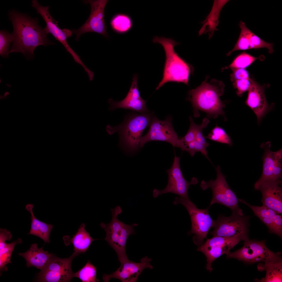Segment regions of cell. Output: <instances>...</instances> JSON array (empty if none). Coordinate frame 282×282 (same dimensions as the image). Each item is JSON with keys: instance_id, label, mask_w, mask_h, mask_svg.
Segmentation results:
<instances>
[{"instance_id": "6da1fadb", "label": "cell", "mask_w": 282, "mask_h": 282, "mask_svg": "<svg viewBox=\"0 0 282 282\" xmlns=\"http://www.w3.org/2000/svg\"><path fill=\"white\" fill-rule=\"evenodd\" d=\"M8 15L13 28L11 33L13 44L9 54L20 52L27 60H32L34 57V51L37 46L55 44L48 38V34L39 25L37 17L32 18L14 9L9 10Z\"/></svg>"}, {"instance_id": "836d02e7", "label": "cell", "mask_w": 282, "mask_h": 282, "mask_svg": "<svg viewBox=\"0 0 282 282\" xmlns=\"http://www.w3.org/2000/svg\"><path fill=\"white\" fill-rule=\"evenodd\" d=\"M189 120V128L185 135L181 138L186 146L188 143L195 140L197 132L200 126V125L197 124L194 122L191 116L190 117Z\"/></svg>"}, {"instance_id": "8992f818", "label": "cell", "mask_w": 282, "mask_h": 282, "mask_svg": "<svg viewBox=\"0 0 282 282\" xmlns=\"http://www.w3.org/2000/svg\"><path fill=\"white\" fill-rule=\"evenodd\" d=\"M173 203L181 204L186 208L190 216L192 225L191 229L188 234H195L193 238L194 243L198 247L202 245L204 239L207 238L209 231L215 224V221L212 219L209 213L210 207L205 209H198L190 199L181 197H176Z\"/></svg>"}, {"instance_id": "52a82bcc", "label": "cell", "mask_w": 282, "mask_h": 282, "mask_svg": "<svg viewBox=\"0 0 282 282\" xmlns=\"http://www.w3.org/2000/svg\"><path fill=\"white\" fill-rule=\"evenodd\" d=\"M215 170L217 177L215 180H211L208 182L203 180L200 185L203 190L208 188L212 190L213 197L209 206L215 203L219 204L230 209L232 214L243 215V211L239 206V199L228 185L219 165Z\"/></svg>"}, {"instance_id": "484cf974", "label": "cell", "mask_w": 282, "mask_h": 282, "mask_svg": "<svg viewBox=\"0 0 282 282\" xmlns=\"http://www.w3.org/2000/svg\"><path fill=\"white\" fill-rule=\"evenodd\" d=\"M265 56L262 55L256 57L245 51L237 55L234 59L232 63L229 66L222 68V70L230 68L245 69L251 64L255 60L259 59L261 61L264 60Z\"/></svg>"}, {"instance_id": "4316f807", "label": "cell", "mask_w": 282, "mask_h": 282, "mask_svg": "<svg viewBox=\"0 0 282 282\" xmlns=\"http://www.w3.org/2000/svg\"><path fill=\"white\" fill-rule=\"evenodd\" d=\"M273 45V43L265 42L249 30L244 50L266 48L267 49L269 53L272 54L274 52Z\"/></svg>"}, {"instance_id": "277c9868", "label": "cell", "mask_w": 282, "mask_h": 282, "mask_svg": "<svg viewBox=\"0 0 282 282\" xmlns=\"http://www.w3.org/2000/svg\"><path fill=\"white\" fill-rule=\"evenodd\" d=\"M152 117V114L148 112L140 114L132 113L127 116L122 123L116 126H107L106 130L110 135L116 132L119 133L126 148L131 151H134L139 148L143 132L150 125Z\"/></svg>"}, {"instance_id": "ac0fdd59", "label": "cell", "mask_w": 282, "mask_h": 282, "mask_svg": "<svg viewBox=\"0 0 282 282\" xmlns=\"http://www.w3.org/2000/svg\"><path fill=\"white\" fill-rule=\"evenodd\" d=\"M140 263H136L128 260L122 263L115 272L109 274H104L103 279L104 282H108L111 279L115 278L122 282H135L142 271L145 268L153 269L150 262L151 258L147 256L143 257Z\"/></svg>"}, {"instance_id": "d6a6232c", "label": "cell", "mask_w": 282, "mask_h": 282, "mask_svg": "<svg viewBox=\"0 0 282 282\" xmlns=\"http://www.w3.org/2000/svg\"><path fill=\"white\" fill-rule=\"evenodd\" d=\"M186 146L187 148V151L191 156H193L196 152H200L209 160L208 156V152L206 149L207 147L196 140L188 143L186 145Z\"/></svg>"}, {"instance_id": "2e32d148", "label": "cell", "mask_w": 282, "mask_h": 282, "mask_svg": "<svg viewBox=\"0 0 282 282\" xmlns=\"http://www.w3.org/2000/svg\"><path fill=\"white\" fill-rule=\"evenodd\" d=\"M240 241L235 237L214 236L207 239L204 243L199 246L197 250L202 252L206 257L207 270L211 272L213 262L222 255L228 254Z\"/></svg>"}, {"instance_id": "83f0119b", "label": "cell", "mask_w": 282, "mask_h": 282, "mask_svg": "<svg viewBox=\"0 0 282 282\" xmlns=\"http://www.w3.org/2000/svg\"><path fill=\"white\" fill-rule=\"evenodd\" d=\"M110 24L115 32L122 34L127 32L132 28V22L128 15L123 14H118L111 19Z\"/></svg>"}, {"instance_id": "44dd1931", "label": "cell", "mask_w": 282, "mask_h": 282, "mask_svg": "<svg viewBox=\"0 0 282 282\" xmlns=\"http://www.w3.org/2000/svg\"><path fill=\"white\" fill-rule=\"evenodd\" d=\"M37 246V243L32 244L28 250L19 253V255L25 259L27 267H34L41 270L47 264L53 254L44 251L43 248H39Z\"/></svg>"}, {"instance_id": "d590c367", "label": "cell", "mask_w": 282, "mask_h": 282, "mask_svg": "<svg viewBox=\"0 0 282 282\" xmlns=\"http://www.w3.org/2000/svg\"><path fill=\"white\" fill-rule=\"evenodd\" d=\"M231 69L233 71V72L230 75V79L233 82L241 79H250L248 72L245 69Z\"/></svg>"}, {"instance_id": "8d00e7d4", "label": "cell", "mask_w": 282, "mask_h": 282, "mask_svg": "<svg viewBox=\"0 0 282 282\" xmlns=\"http://www.w3.org/2000/svg\"><path fill=\"white\" fill-rule=\"evenodd\" d=\"M12 235L10 232L5 229H0V249L4 247L7 243L5 242L6 240L11 239Z\"/></svg>"}, {"instance_id": "e575fe53", "label": "cell", "mask_w": 282, "mask_h": 282, "mask_svg": "<svg viewBox=\"0 0 282 282\" xmlns=\"http://www.w3.org/2000/svg\"><path fill=\"white\" fill-rule=\"evenodd\" d=\"M250 79H241L233 82V86L237 90L236 94L238 96L241 97L243 93L248 91L251 84Z\"/></svg>"}, {"instance_id": "f1b7e54d", "label": "cell", "mask_w": 282, "mask_h": 282, "mask_svg": "<svg viewBox=\"0 0 282 282\" xmlns=\"http://www.w3.org/2000/svg\"><path fill=\"white\" fill-rule=\"evenodd\" d=\"M73 277L79 278L83 282H96L99 281L96 279V268L89 260L82 268L74 273Z\"/></svg>"}, {"instance_id": "9a60e30c", "label": "cell", "mask_w": 282, "mask_h": 282, "mask_svg": "<svg viewBox=\"0 0 282 282\" xmlns=\"http://www.w3.org/2000/svg\"><path fill=\"white\" fill-rule=\"evenodd\" d=\"M32 6L45 21L46 26L44 28L47 33L51 34L56 40L63 45L71 55L75 61L80 64H82L83 62L79 56L71 48L67 42V38L70 37L72 34L71 30L66 28L62 30L59 28L58 22L52 17L49 12V6H42L36 0L32 1Z\"/></svg>"}, {"instance_id": "5b68a950", "label": "cell", "mask_w": 282, "mask_h": 282, "mask_svg": "<svg viewBox=\"0 0 282 282\" xmlns=\"http://www.w3.org/2000/svg\"><path fill=\"white\" fill-rule=\"evenodd\" d=\"M111 211L112 217L111 221L108 224L101 223L100 226L106 232L104 239L116 252L119 260L122 263L128 260L126 251V241L130 235L135 233L134 227L138 225H128L118 219V215L122 212L119 206Z\"/></svg>"}, {"instance_id": "5bb4252c", "label": "cell", "mask_w": 282, "mask_h": 282, "mask_svg": "<svg viewBox=\"0 0 282 282\" xmlns=\"http://www.w3.org/2000/svg\"><path fill=\"white\" fill-rule=\"evenodd\" d=\"M180 157L175 155L171 167L167 170L168 175V182L166 187L162 190L155 189L153 196L156 198L162 194L172 193L187 199H190L188 191L190 186L198 183L197 179L193 177L191 181H187L183 175L180 166Z\"/></svg>"}, {"instance_id": "d6986e66", "label": "cell", "mask_w": 282, "mask_h": 282, "mask_svg": "<svg viewBox=\"0 0 282 282\" xmlns=\"http://www.w3.org/2000/svg\"><path fill=\"white\" fill-rule=\"evenodd\" d=\"M281 180L263 183L258 190L262 194L264 205L277 212L282 213V187Z\"/></svg>"}, {"instance_id": "cb8c5ba5", "label": "cell", "mask_w": 282, "mask_h": 282, "mask_svg": "<svg viewBox=\"0 0 282 282\" xmlns=\"http://www.w3.org/2000/svg\"><path fill=\"white\" fill-rule=\"evenodd\" d=\"M66 237L68 238L67 236ZM74 247V252L79 254L84 253L89 249L92 242L97 240L94 239L90 236L86 230L85 225L83 223L80 225L76 234L72 238H68Z\"/></svg>"}, {"instance_id": "7c38bea8", "label": "cell", "mask_w": 282, "mask_h": 282, "mask_svg": "<svg viewBox=\"0 0 282 282\" xmlns=\"http://www.w3.org/2000/svg\"><path fill=\"white\" fill-rule=\"evenodd\" d=\"M107 0H83L84 3L89 4L91 6L89 16L85 23L77 29L71 30L72 33L76 35V40L86 33L94 32L108 38L106 27L104 20V11Z\"/></svg>"}, {"instance_id": "ffe728a7", "label": "cell", "mask_w": 282, "mask_h": 282, "mask_svg": "<svg viewBox=\"0 0 282 282\" xmlns=\"http://www.w3.org/2000/svg\"><path fill=\"white\" fill-rule=\"evenodd\" d=\"M239 201L251 208L255 215L266 225L271 233L275 234L281 238L282 214L263 205L260 206H254L249 204L242 199H239Z\"/></svg>"}, {"instance_id": "4fadbf2b", "label": "cell", "mask_w": 282, "mask_h": 282, "mask_svg": "<svg viewBox=\"0 0 282 282\" xmlns=\"http://www.w3.org/2000/svg\"><path fill=\"white\" fill-rule=\"evenodd\" d=\"M260 147L264 151L262 158V171L261 177L254 185L256 190H258L263 183L281 180L282 176V149L272 151L270 142L263 143Z\"/></svg>"}, {"instance_id": "f546056e", "label": "cell", "mask_w": 282, "mask_h": 282, "mask_svg": "<svg viewBox=\"0 0 282 282\" xmlns=\"http://www.w3.org/2000/svg\"><path fill=\"white\" fill-rule=\"evenodd\" d=\"M21 239L18 238L11 243H7L4 247L0 249V275L3 272L7 270L8 268L6 265L11 262L10 258L14 247L16 244L21 243Z\"/></svg>"}, {"instance_id": "1f68e13d", "label": "cell", "mask_w": 282, "mask_h": 282, "mask_svg": "<svg viewBox=\"0 0 282 282\" xmlns=\"http://www.w3.org/2000/svg\"><path fill=\"white\" fill-rule=\"evenodd\" d=\"M13 41L11 33L6 30L0 31V54L1 56L8 58L9 51L10 46Z\"/></svg>"}, {"instance_id": "ba28073f", "label": "cell", "mask_w": 282, "mask_h": 282, "mask_svg": "<svg viewBox=\"0 0 282 282\" xmlns=\"http://www.w3.org/2000/svg\"><path fill=\"white\" fill-rule=\"evenodd\" d=\"M148 132L141 138L139 148L143 147L147 142L156 140L167 142L174 147L187 151V148L181 138H178L172 126L171 117H167L164 120L158 119L155 116L152 117Z\"/></svg>"}, {"instance_id": "4dcf8cb0", "label": "cell", "mask_w": 282, "mask_h": 282, "mask_svg": "<svg viewBox=\"0 0 282 282\" xmlns=\"http://www.w3.org/2000/svg\"><path fill=\"white\" fill-rule=\"evenodd\" d=\"M205 138L216 142L226 144L231 146V140L225 130L216 125L213 129Z\"/></svg>"}, {"instance_id": "8fae6325", "label": "cell", "mask_w": 282, "mask_h": 282, "mask_svg": "<svg viewBox=\"0 0 282 282\" xmlns=\"http://www.w3.org/2000/svg\"><path fill=\"white\" fill-rule=\"evenodd\" d=\"M280 253H274L269 250L265 241L248 240L245 241L240 249L227 255L228 258H234L248 263L274 260L281 258Z\"/></svg>"}, {"instance_id": "3957f363", "label": "cell", "mask_w": 282, "mask_h": 282, "mask_svg": "<svg viewBox=\"0 0 282 282\" xmlns=\"http://www.w3.org/2000/svg\"><path fill=\"white\" fill-rule=\"evenodd\" d=\"M153 41L162 45L166 55L163 78L156 90L169 82H182L188 85L190 75L193 73V68L175 51L174 46L179 44L171 38L157 36L154 38Z\"/></svg>"}, {"instance_id": "603a6c76", "label": "cell", "mask_w": 282, "mask_h": 282, "mask_svg": "<svg viewBox=\"0 0 282 282\" xmlns=\"http://www.w3.org/2000/svg\"><path fill=\"white\" fill-rule=\"evenodd\" d=\"M34 205L27 204L25 207L31 215V229L28 234L33 235L42 239L45 243H49L50 236L53 226L40 221L34 215L33 208Z\"/></svg>"}, {"instance_id": "9c48e42d", "label": "cell", "mask_w": 282, "mask_h": 282, "mask_svg": "<svg viewBox=\"0 0 282 282\" xmlns=\"http://www.w3.org/2000/svg\"><path fill=\"white\" fill-rule=\"evenodd\" d=\"M249 217L232 214L230 216H218L210 233L214 236L235 237L244 241L248 240Z\"/></svg>"}, {"instance_id": "d4e9b609", "label": "cell", "mask_w": 282, "mask_h": 282, "mask_svg": "<svg viewBox=\"0 0 282 282\" xmlns=\"http://www.w3.org/2000/svg\"><path fill=\"white\" fill-rule=\"evenodd\" d=\"M264 269L266 270L265 277L260 282L282 281V261L281 258L265 262Z\"/></svg>"}, {"instance_id": "30bf717a", "label": "cell", "mask_w": 282, "mask_h": 282, "mask_svg": "<svg viewBox=\"0 0 282 282\" xmlns=\"http://www.w3.org/2000/svg\"><path fill=\"white\" fill-rule=\"evenodd\" d=\"M79 255L74 252L66 258H61L53 255L47 264L38 274L37 281L41 282H70L73 277L72 270L73 260Z\"/></svg>"}, {"instance_id": "7402d4cb", "label": "cell", "mask_w": 282, "mask_h": 282, "mask_svg": "<svg viewBox=\"0 0 282 282\" xmlns=\"http://www.w3.org/2000/svg\"><path fill=\"white\" fill-rule=\"evenodd\" d=\"M146 102L141 98L140 95H134L128 92L125 98L120 101H115L112 98L108 101L110 105L109 109L110 110L123 108L130 109L140 114L148 112L146 105Z\"/></svg>"}, {"instance_id": "7a4b0ae2", "label": "cell", "mask_w": 282, "mask_h": 282, "mask_svg": "<svg viewBox=\"0 0 282 282\" xmlns=\"http://www.w3.org/2000/svg\"><path fill=\"white\" fill-rule=\"evenodd\" d=\"M208 77L199 86L188 92L187 100L193 108V115L199 116V111L206 113L207 116L214 119L220 115L225 116L223 108L225 104L220 99L224 92L225 85L221 81L212 79L207 81Z\"/></svg>"}, {"instance_id": "e0dca14e", "label": "cell", "mask_w": 282, "mask_h": 282, "mask_svg": "<svg viewBox=\"0 0 282 282\" xmlns=\"http://www.w3.org/2000/svg\"><path fill=\"white\" fill-rule=\"evenodd\" d=\"M251 84L245 104L249 107L256 114L258 124L260 123L263 118L272 109L274 104L269 105L267 103L265 93L266 88L270 86L269 84H259L255 80L253 76L250 78Z\"/></svg>"}]
</instances>
